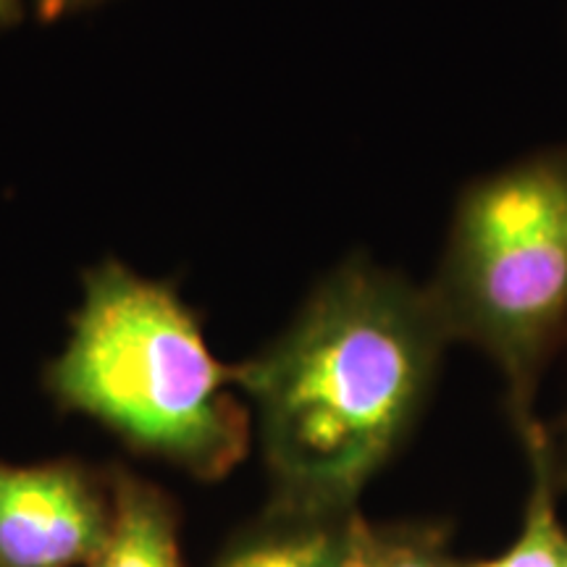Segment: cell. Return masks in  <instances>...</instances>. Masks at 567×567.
I'll return each instance as SVG.
<instances>
[{"label":"cell","instance_id":"ba28073f","mask_svg":"<svg viewBox=\"0 0 567 567\" xmlns=\"http://www.w3.org/2000/svg\"><path fill=\"white\" fill-rule=\"evenodd\" d=\"M350 567H457L439 523L365 520Z\"/></svg>","mask_w":567,"mask_h":567},{"label":"cell","instance_id":"8992f818","mask_svg":"<svg viewBox=\"0 0 567 567\" xmlns=\"http://www.w3.org/2000/svg\"><path fill=\"white\" fill-rule=\"evenodd\" d=\"M109 476L111 530L87 567H184L179 515L168 494L126 467H113Z\"/></svg>","mask_w":567,"mask_h":567},{"label":"cell","instance_id":"3957f363","mask_svg":"<svg viewBox=\"0 0 567 567\" xmlns=\"http://www.w3.org/2000/svg\"><path fill=\"white\" fill-rule=\"evenodd\" d=\"M425 292L452 344L499 371L513 429L534 423L544 373L567 344V145L467 184Z\"/></svg>","mask_w":567,"mask_h":567},{"label":"cell","instance_id":"8fae6325","mask_svg":"<svg viewBox=\"0 0 567 567\" xmlns=\"http://www.w3.org/2000/svg\"><path fill=\"white\" fill-rule=\"evenodd\" d=\"M21 13H24L21 0H0V27L17 24L21 21Z\"/></svg>","mask_w":567,"mask_h":567},{"label":"cell","instance_id":"277c9868","mask_svg":"<svg viewBox=\"0 0 567 567\" xmlns=\"http://www.w3.org/2000/svg\"><path fill=\"white\" fill-rule=\"evenodd\" d=\"M111 517L109 473L76 460L0 463V567H87Z\"/></svg>","mask_w":567,"mask_h":567},{"label":"cell","instance_id":"30bf717a","mask_svg":"<svg viewBox=\"0 0 567 567\" xmlns=\"http://www.w3.org/2000/svg\"><path fill=\"white\" fill-rule=\"evenodd\" d=\"M101 3H105V0H32L38 17L45 21L66 19L71 13H82L87 9H95V6Z\"/></svg>","mask_w":567,"mask_h":567},{"label":"cell","instance_id":"9c48e42d","mask_svg":"<svg viewBox=\"0 0 567 567\" xmlns=\"http://www.w3.org/2000/svg\"><path fill=\"white\" fill-rule=\"evenodd\" d=\"M544 442H547L549 465L555 473L557 488L567 494V408L555 423H544Z\"/></svg>","mask_w":567,"mask_h":567},{"label":"cell","instance_id":"7a4b0ae2","mask_svg":"<svg viewBox=\"0 0 567 567\" xmlns=\"http://www.w3.org/2000/svg\"><path fill=\"white\" fill-rule=\"evenodd\" d=\"M45 386L63 410L197 481L226 478L250 450L234 365L218 363L172 284L116 260L84 274L82 305Z\"/></svg>","mask_w":567,"mask_h":567},{"label":"cell","instance_id":"5b68a950","mask_svg":"<svg viewBox=\"0 0 567 567\" xmlns=\"http://www.w3.org/2000/svg\"><path fill=\"white\" fill-rule=\"evenodd\" d=\"M363 526L360 509L321 513L268 502L210 567H350Z\"/></svg>","mask_w":567,"mask_h":567},{"label":"cell","instance_id":"52a82bcc","mask_svg":"<svg viewBox=\"0 0 567 567\" xmlns=\"http://www.w3.org/2000/svg\"><path fill=\"white\" fill-rule=\"evenodd\" d=\"M528 465V492L523 505L520 528L505 551L496 557L457 563V567H567V528L559 517V496L555 473L549 465L544 421L515 431Z\"/></svg>","mask_w":567,"mask_h":567},{"label":"cell","instance_id":"6da1fadb","mask_svg":"<svg viewBox=\"0 0 567 567\" xmlns=\"http://www.w3.org/2000/svg\"><path fill=\"white\" fill-rule=\"evenodd\" d=\"M434 302L405 274L352 255L331 268L292 323L245 363L268 502L352 513L413 436L446 347Z\"/></svg>","mask_w":567,"mask_h":567}]
</instances>
